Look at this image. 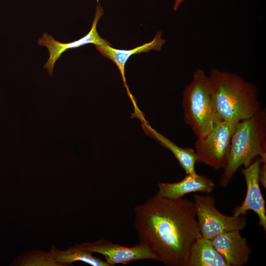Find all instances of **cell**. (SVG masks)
Instances as JSON below:
<instances>
[{"label": "cell", "mask_w": 266, "mask_h": 266, "mask_svg": "<svg viewBox=\"0 0 266 266\" xmlns=\"http://www.w3.org/2000/svg\"><path fill=\"white\" fill-rule=\"evenodd\" d=\"M139 243L167 266H187L192 245L201 236L194 202L156 194L134 208Z\"/></svg>", "instance_id": "obj_1"}, {"label": "cell", "mask_w": 266, "mask_h": 266, "mask_svg": "<svg viewBox=\"0 0 266 266\" xmlns=\"http://www.w3.org/2000/svg\"><path fill=\"white\" fill-rule=\"evenodd\" d=\"M208 77L213 102L222 120L238 122L261 110L255 85L236 73L216 68Z\"/></svg>", "instance_id": "obj_2"}, {"label": "cell", "mask_w": 266, "mask_h": 266, "mask_svg": "<svg viewBox=\"0 0 266 266\" xmlns=\"http://www.w3.org/2000/svg\"><path fill=\"white\" fill-rule=\"evenodd\" d=\"M266 159V111L239 121L232 135L228 164L219 180L226 188L242 165L248 166L255 158Z\"/></svg>", "instance_id": "obj_3"}, {"label": "cell", "mask_w": 266, "mask_h": 266, "mask_svg": "<svg viewBox=\"0 0 266 266\" xmlns=\"http://www.w3.org/2000/svg\"><path fill=\"white\" fill-rule=\"evenodd\" d=\"M182 106L185 122L197 138L206 136L222 121L213 102L208 77L201 69L194 72L192 81L185 88Z\"/></svg>", "instance_id": "obj_4"}, {"label": "cell", "mask_w": 266, "mask_h": 266, "mask_svg": "<svg viewBox=\"0 0 266 266\" xmlns=\"http://www.w3.org/2000/svg\"><path fill=\"white\" fill-rule=\"evenodd\" d=\"M238 122L222 120L206 136L197 138L195 145L197 163L216 170L224 169L228 164L232 135Z\"/></svg>", "instance_id": "obj_5"}, {"label": "cell", "mask_w": 266, "mask_h": 266, "mask_svg": "<svg viewBox=\"0 0 266 266\" xmlns=\"http://www.w3.org/2000/svg\"><path fill=\"white\" fill-rule=\"evenodd\" d=\"M194 197L196 217L203 237L212 240L221 234L245 228L246 214L238 216L226 215L216 208L213 196L194 194Z\"/></svg>", "instance_id": "obj_6"}, {"label": "cell", "mask_w": 266, "mask_h": 266, "mask_svg": "<svg viewBox=\"0 0 266 266\" xmlns=\"http://www.w3.org/2000/svg\"><path fill=\"white\" fill-rule=\"evenodd\" d=\"M78 245L86 251L103 256L109 266L119 264L126 265L140 260L157 261L156 257L151 250L146 246L141 243L127 247L100 239L94 242H85Z\"/></svg>", "instance_id": "obj_7"}, {"label": "cell", "mask_w": 266, "mask_h": 266, "mask_svg": "<svg viewBox=\"0 0 266 266\" xmlns=\"http://www.w3.org/2000/svg\"><path fill=\"white\" fill-rule=\"evenodd\" d=\"M103 14L104 11L100 3L98 2L90 32L78 40L64 43L55 40L51 35L47 33H44L38 39L37 44L45 46L49 51V57L43 67L47 69L50 76L52 75L55 63L67 50L90 43L94 44L95 46L110 44L108 41L100 36L97 30L98 23Z\"/></svg>", "instance_id": "obj_8"}, {"label": "cell", "mask_w": 266, "mask_h": 266, "mask_svg": "<svg viewBox=\"0 0 266 266\" xmlns=\"http://www.w3.org/2000/svg\"><path fill=\"white\" fill-rule=\"evenodd\" d=\"M261 163V159L258 157L248 166L241 169L246 183V195L242 204L233 209V215L240 216L246 214L248 210H252L259 217V225L266 231L265 201L261 193L259 181V169Z\"/></svg>", "instance_id": "obj_9"}, {"label": "cell", "mask_w": 266, "mask_h": 266, "mask_svg": "<svg viewBox=\"0 0 266 266\" xmlns=\"http://www.w3.org/2000/svg\"><path fill=\"white\" fill-rule=\"evenodd\" d=\"M162 33L159 32L150 42L129 50L115 49L111 47L110 44L95 46L97 50L104 57L111 60L120 71L127 95L133 105V116H139L142 114V112L138 107L127 84L125 77V65L129 58L133 55L147 52L151 50L160 51L166 42V40L162 37Z\"/></svg>", "instance_id": "obj_10"}, {"label": "cell", "mask_w": 266, "mask_h": 266, "mask_svg": "<svg viewBox=\"0 0 266 266\" xmlns=\"http://www.w3.org/2000/svg\"><path fill=\"white\" fill-rule=\"evenodd\" d=\"M211 241L229 266H242L249 261L252 249L247 245L246 238L241 235L240 231L221 234Z\"/></svg>", "instance_id": "obj_11"}, {"label": "cell", "mask_w": 266, "mask_h": 266, "mask_svg": "<svg viewBox=\"0 0 266 266\" xmlns=\"http://www.w3.org/2000/svg\"><path fill=\"white\" fill-rule=\"evenodd\" d=\"M214 182L209 178L198 173L186 174L181 181L175 183L158 184V195L170 199H177L191 193H211L215 188Z\"/></svg>", "instance_id": "obj_12"}, {"label": "cell", "mask_w": 266, "mask_h": 266, "mask_svg": "<svg viewBox=\"0 0 266 266\" xmlns=\"http://www.w3.org/2000/svg\"><path fill=\"white\" fill-rule=\"evenodd\" d=\"M141 127L146 134L155 139L162 146L167 148L172 153L186 174H197L195 167L197 160L195 149L178 146L167 137L157 132L147 121L141 122Z\"/></svg>", "instance_id": "obj_13"}, {"label": "cell", "mask_w": 266, "mask_h": 266, "mask_svg": "<svg viewBox=\"0 0 266 266\" xmlns=\"http://www.w3.org/2000/svg\"><path fill=\"white\" fill-rule=\"evenodd\" d=\"M187 266H229L211 240L200 236L191 246Z\"/></svg>", "instance_id": "obj_14"}, {"label": "cell", "mask_w": 266, "mask_h": 266, "mask_svg": "<svg viewBox=\"0 0 266 266\" xmlns=\"http://www.w3.org/2000/svg\"><path fill=\"white\" fill-rule=\"evenodd\" d=\"M59 266H67L80 261L92 266H109L105 262L96 257L92 253L81 248L78 244L66 250H58L53 246L49 252Z\"/></svg>", "instance_id": "obj_15"}, {"label": "cell", "mask_w": 266, "mask_h": 266, "mask_svg": "<svg viewBox=\"0 0 266 266\" xmlns=\"http://www.w3.org/2000/svg\"><path fill=\"white\" fill-rule=\"evenodd\" d=\"M17 266H59L49 252L33 251L26 252L15 261Z\"/></svg>", "instance_id": "obj_16"}, {"label": "cell", "mask_w": 266, "mask_h": 266, "mask_svg": "<svg viewBox=\"0 0 266 266\" xmlns=\"http://www.w3.org/2000/svg\"><path fill=\"white\" fill-rule=\"evenodd\" d=\"M262 161V160H261ZM259 181L260 183L266 188V160L262 161V163L259 169Z\"/></svg>", "instance_id": "obj_17"}, {"label": "cell", "mask_w": 266, "mask_h": 266, "mask_svg": "<svg viewBox=\"0 0 266 266\" xmlns=\"http://www.w3.org/2000/svg\"><path fill=\"white\" fill-rule=\"evenodd\" d=\"M184 1V0H175L174 4L173 5V9L175 11L180 4Z\"/></svg>", "instance_id": "obj_18"}]
</instances>
